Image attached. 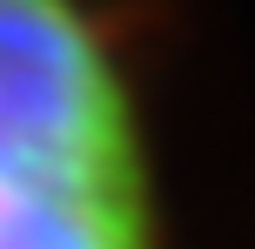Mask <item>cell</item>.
Instances as JSON below:
<instances>
[{
    "instance_id": "1",
    "label": "cell",
    "mask_w": 255,
    "mask_h": 249,
    "mask_svg": "<svg viewBox=\"0 0 255 249\" xmlns=\"http://www.w3.org/2000/svg\"><path fill=\"white\" fill-rule=\"evenodd\" d=\"M0 249H168L141 74L101 0H0Z\"/></svg>"
}]
</instances>
